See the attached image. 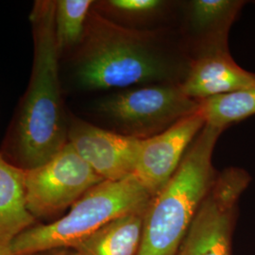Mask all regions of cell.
Here are the masks:
<instances>
[{"label":"cell","mask_w":255,"mask_h":255,"mask_svg":"<svg viewBox=\"0 0 255 255\" xmlns=\"http://www.w3.org/2000/svg\"><path fill=\"white\" fill-rule=\"evenodd\" d=\"M55 1L37 0L29 14L33 39L30 80L3 140L1 153L22 169L34 168L68 143L55 37Z\"/></svg>","instance_id":"cell-1"},{"label":"cell","mask_w":255,"mask_h":255,"mask_svg":"<svg viewBox=\"0 0 255 255\" xmlns=\"http://www.w3.org/2000/svg\"><path fill=\"white\" fill-rule=\"evenodd\" d=\"M178 64L152 31L125 27L93 8L74 60L75 80L86 90L167 83Z\"/></svg>","instance_id":"cell-2"},{"label":"cell","mask_w":255,"mask_h":255,"mask_svg":"<svg viewBox=\"0 0 255 255\" xmlns=\"http://www.w3.org/2000/svg\"><path fill=\"white\" fill-rule=\"evenodd\" d=\"M224 129L205 124L164 187L152 197L143 220L137 255H176L216 178L213 152Z\"/></svg>","instance_id":"cell-3"},{"label":"cell","mask_w":255,"mask_h":255,"mask_svg":"<svg viewBox=\"0 0 255 255\" xmlns=\"http://www.w3.org/2000/svg\"><path fill=\"white\" fill-rule=\"evenodd\" d=\"M152 197L134 175L119 181H103L75 202L63 218L20 234L10 244L8 255L72 249L114 219L146 210Z\"/></svg>","instance_id":"cell-4"},{"label":"cell","mask_w":255,"mask_h":255,"mask_svg":"<svg viewBox=\"0 0 255 255\" xmlns=\"http://www.w3.org/2000/svg\"><path fill=\"white\" fill-rule=\"evenodd\" d=\"M200 101L187 97L180 84L157 83L103 98L96 110L124 134L146 139L199 111Z\"/></svg>","instance_id":"cell-5"},{"label":"cell","mask_w":255,"mask_h":255,"mask_svg":"<svg viewBox=\"0 0 255 255\" xmlns=\"http://www.w3.org/2000/svg\"><path fill=\"white\" fill-rule=\"evenodd\" d=\"M252 178L229 167L216 175L176 255H231L238 201Z\"/></svg>","instance_id":"cell-6"},{"label":"cell","mask_w":255,"mask_h":255,"mask_svg":"<svg viewBox=\"0 0 255 255\" xmlns=\"http://www.w3.org/2000/svg\"><path fill=\"white\" fill-rule=\"evenodd\" d=\"M101 182L68 142L45 164L25 170L27 209L35 219L54 216Z\"/></svg>","instance_id":"cell-7"},{"label":"cell","mask_w":255,"mask_h":255,"mask_svg":"<svg viewBox=\"0 0 255 255\" xmlns=\"http://www.w3.org/2000/svg\"><path fill=\"white\" fill-rule=\"evenodd\" d=\"M142 140L69 118L68 142L103 181L134 174Z\"/></svg>","instance_id":"cell-8"},{"label":"cell","mask_w":255,"mask_h":255,"mask_svg":"<svg viewBox=\"0 0 255 255\" xmlns=\"http://www.w3.org/2000/svg\"><path fill=\"white\" fill-rule=\"evenodd\" d=\"M205 124L198 111L162 132L142 140L133 175L152 196L172 177Z\"/></svg>","instance_id":"cell-9"},{"label":"cell","mask_w":255,"mask_h":255,"mask_svg":"<svg viewBox=\"0 0 255 255\" xmlns=\"http://www.w3.org/2000/svg\"><path fill=\"white\" fill-rule=\"evenodd\" d=\"M180 86L190 99L203 101L255 86V73L240 67L229 50H212L192 61Z\"/></svg>","instance_id":"cell-10"},{"label":"cell","mask_w":255,"mask_h":255,"mask_svg":"<svg viewBox=\"0 0 255 255\" xmlns=\"http://www.w3.org/2000/svg\"><path fill=\"white\" fill-rule=\"evenodd\" d=\"M35 219L27 209L25 170L0 152V255H8L12 241Z\"/></svg>","instance_id":"cell-11"},{"label":"cell","mask_w":255,"mask_h":255,"mask_svg":"<svg viewBox=\"0 0 255 255\" xmlns=\"http://www.w3.org/2000/svg\"><path fill=\"white\" fill-rule=\"evenodd\" d=\"M245 1L194 0L187 8V25L198 38L201 52L229 50V31Z\"/></svg>","instance_id":"cell-12"},{"label":"cell","mask_w":255,"mask_h":255,"mask_svg":"<svg viewBox=\"0 0 255 255\" xmlns=\"http://www.w3.org/2000/svg\"><path fill=\"white\" fill-rule=\"evenodd\" d=\"M145 211L114 219L73 247L74 255H138Z\"/></svg>","instance_id":"cell-13"},{"label":"cell","mask_w":255,"mask_h":255,"mask_svg":"<svg viewBox=\"0 0 255 255\" xmlns=\"http://www.w3.org/2000/svg\"><path fill=\"white\" fill-rule=\"evenodd\" d=\"M199 112L206 124L225 129L255 115V86L200 101Z\"/></svg>","instance_id":"cell-14"},{"label":"cell","mask_w":255,"mask_h":255,"mask_svg":"<svg viewBox=\"0 0 255 255\" xmlns=\"http://www.w3.org/2000/svg\"><path fill=\"white\" fill-rule=\"evenodd\" d=\"M94 3L91 0L55 1V37L60 55L81 45Z\"/></svg>","instance_id":"cell-15"},{"label":"cell","mask_w":255,"mask_h":255,"mask_svg":"<svg viewBox=\"0 0 255 255\" xmlns=\"http://www.w3.org/2000/svg\"><path fill=\"white\" fill-rule=\"evenodd\" d=\"M167 6L162 0H108L95 2L94 8L108 18L143 22L160 15Z\"/></svg>","instance_id":"cell-16"},{"label":"cell","mask_w":255,"mask_h":255,"mask_svg":"<svg viewBox=\"0 0 255 255\" xmlns=\"http://www.w3.org/2000/svg\"><path fill=\"white\" fill-rule=\"evenodd\" d=\"M32 255H74V252L72 249L64 248V249H54V250H49L46 252H41Z\"/></svg>","instance_id":"cell-17"}]
</instances>
